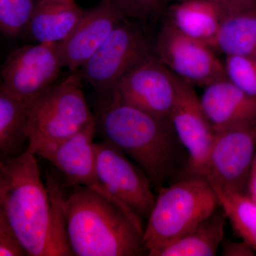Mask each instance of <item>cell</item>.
Wrapping results in <instances>:
<instances>
[{"instance_id":"cell-1","label":"cell","mask_w":256,"mask_h":256,"mask_svg":"<svg viewBox=\"0 0 256 256\" xmlns=\"http://www.w3.org/2000/svg\"><path fill=\"white\" fill-rule=\"evenodd\" d=\"M35 154L26 151L0 162V210L28 256H74L54 186L42 180Z\"/></svg>"},{"instance_id":"cell-2","label":"cell","mask_w":256,"mask_h":256,"mask_svg":"<svg viewBox=\"0 0 256 256\" xmlns=\"http://www.w3.org/2000/svg\"><path fill=\"white\" fill-rule=\"evenodd\" d=\"M74 256H136L146 252L143 232L126 212L92 188L68 186L50 176Z\"/></svg>"},{"instance_id":"cell-3","label":"cell","mask_w":256,"mask_h":256,"mask_svg":"<svg viewBox=\"0 0 256 256\" xmlns=\"http://www.w3.org/2000/svg\"><path fill=\"white\" fill-rule=\"evenodd\" d=\"M97 124L104 140L132 160L158 191L174 175L182 144L170 119L158 118L112 96L102 99Z\"/></svg>"},{"instance_id":"cell-4","label":"cell","mask_w":256,"mask_h":256,"mask_svg":"<svg viewBox=\"0 0 256 256\" xmlns=\"http://www.w3.org/2000/svg\"><path fill=\"white\" fill-rule=\"evenodd\" d=\"M220 207L218 196L206 180L184 178L158 190L146 220L143 244L146 252L180 238Z\"/></svg>"},{"instance_id":"cell-5","label":"cell","mask_w":256,"mask_h":256,"mask_svg":"<svg viewBox=\"0 0 256 256\" xmlns=\"http://www.w3.org/2000/svg\"><path fill=\"white\" fill-rule=\"evenodd\" d=\"M78 72L72 73L28 100V152L36 154L43 146L73 136L95 118L82 88Z\"/></svg>"},{"instance_id":"cell-6","label":"cell","mask_w":256,"mask_h":256,"mask_svg":"<svg viewBox=\"0 0 256 256\" xmlns=\"http://www.w3.org/2000/svg\"><path fill=\"white\" fill-rule=\"evenodd\" d=\"M96 169L102 186L144 233L156 197L150 182L137 164L112 143H95Z\"/></svg>"},{"instance_id":"cell-7","label":"cell","mask_w":256,"mask_h":256,"mask_svg":"<svg viewBox=\"0 0 256 256\" xmlns=\"http://www.w3.org/2000/svg\"><path fill=\"white\" fill-rule=\"evenodd\" d=\"M150 55L146 36L124 20L78 72L82 80L106 99L114 94L121 79Z\"/></svg>"},{"instance_id":"cell-8","label":"cell","mask_w":256,"mask_h":256,"mask_svg":"<svg viewBox=\"0 0 256 256\" xmlns=\"http://www.w3.org/2000/svg\"><path fill=\"white\" fill-rule=\"evenodd\" d=\"M256 156V126L216 132L201 178L214 190L246 194Z\"/></svg>"},{"instance_id":"cell-9","label":"cell","mask_w":256,"mask_h":256,"mask_svg":"<svg viewBox=\"0 0 256 256\" xmlns=\"http://www.w3.org/2000/svg\"><path fill=\"white\" fill-rule=\"evenodd\" d=\"M64 67L58 42L25 45L12 52L1 68V88L31 100L54 84Z\"/></svg>"},{"instance_id":"cell-10","label":"cell","mask_w":256,"mask_h":256,"mask_svg":"<svg viewBox=\"0 0 256 256\" xmlns=\"http://www.w3.org/2000/svg\"><path fill=\"white\" fill-rule=\"evenodd\" d=\"M213 47L186 36L168 23L161 28L156 56L174 75L191 85L206 86L226 78L224 64Z\"/></svg>"},{"instance_id":"cell-11","label":"cell","mask_w":256,"mask_h":256,"mask_svg":"<svg viewBox=\"0 0 256 256\" xmlns=\"http://www.w3.org/2000/svg\"><path fill=\"white\" fill-rule=\"evenodd\" d=\"M176 94V76L151 54L121 79L112 96L158 118L170 119Z\"/></svg>"},{"instance_id":"cell-12","label":"cell","mask_w":256,"mask_h":256,"mask_svg":"<svg viewBox=\"0 0 256 256\" xmlns=\"http://www.w3.org/2000/svg\"><path fill=\"white\" fill-rule=\"evenodd\" d=\"M176 76V75H175ZM176 94L170 120L188 152L185 178H201L216 136L193 86L176 76Z\"/></svg>"},{"instance_id":"cell-13","label":"cell","mask_w":256,"mask_h":256,"mask_svg":"<svg viewBox=\"0 0 256 256\" xmlns=\"http://www.w3.org/2000/svg\"><path fill=\"white\" fill-rule=\"evenodd\" d=\"M97 128L96 117L70 137L40 148L35 156L50 162L62 173L65 186L92 188L117 204L98 176L94 142Z\"/></svg>"},{"instance_id":"cell-14","label":"cell","mask_w":256,"mask_h":256,"mask_svg":"<svg viewBox=\"0 0 256 256\" xmlns=\"http://www.w3.org/2000/svg\"><path fill=\"white\" fill-rule=\"evenodd\" d=\"M124 20L117 10L104 2L86 11L70 34L58 42L64 67L72 73L78 72Z\"/></svg>"},{"instance_id":"cell-15","label":"cell","mask_w":256,"mask_h":256,"mask_svg":"<svg viewBox=\"0 0 256 256\" xmlns=\"http://www.w3.org/2000/svg\"><path fill=\"white\" fill-rule=\"evenodd\" d=\"M200 101L215 132L256 126V97L226 77L205 86Z\"/></svg>"},{"instance_id":"cell-16","label":"cell","mask_w":256,"mask_h":256,"mask_svg":"<svg viewBox=\"0 0 256 256\" xmlns=\"http://www.w3.org/2000/svg\"><path fill=\"white\" fill-rule=\"evenodd\" d=\"M166 23L188 37L215 48L216 40L227 13L206 0H176L168 5Z\"/></svg>"},{"instance_id":"cell-17","label":"cell","mask_w":256,"mask_h":256,"mask_svg":"<svg viewBox=\"0 0 256 256\" xmlns=\"http://www.w3.org/2000/svg\"><path fill=\"white\" fill-rule=\"evenodd\" d=\"M85 12L75 1L38 0L26 33L37 43L63 41Z\"/></svg>"},{"instance_id":"cell-18","label":"cell","mask_w":256,"mask_h":256,"mask_svg":"<svg viewBox=\"0 0 256 256\" xmlns=\"http://www.w3.org/2000/svg\"><path fill=\"white\" fill-rule=\"evenodd\" d=\"M226 218L222 208L216 210L194 228L180 238L150 250L148 256H215L224 240Z\"/></svg>"},{"instance_id":"cell-19","label":"cell","mask_w":256,"mask_h":256,"mask_svg":"<svg viewBox=\"0 0 256 256\" xmlns=\"http://www.w3.org/2000/svg\"><path fill=\"white\" fill-rule=\"evenodd\" d=\"M28 102L0 87V162L28 150Z\"/></svg>"},{"instance_id":"cell-20","label":"cell","mask_w":256,"mask_h":256,"mask_svg":"<svg viewBox=\"0 0 256 256\" xmlns=\"http://www.w3.org/2000/svg\"><path fill=\"white\" fill-rule=\"evenodd\" d=\"M215 50L226 56L256 58V6L226 15L216 40Z\"/></svg>"},{"instance_id":"cell-21","label":"cell","mask_w":256,"mask_h":256,"mask_svg":"<svg viewBox=\"0 0 256 256\" xmlns=\"http://www.w3.org/2000/svg\"><path fill=\"white\" fill-rule=\"evenodd\" d=\"M214 191L234 232L256 252V202L244 194Z\"/></svg>"},{"instance_id":"cell-22","label":"cell","mask_w":256,"mask_h":256,"mask_svg":"<svg viewBox=\"0 0 256 256\" xmlns=\"http://www.w3.org/2000/svg\"><path fill=\"white\" fill-rule=\"evenodd\" d=\"M38 0H0V31L16 38L26 33Z\"/></svg>"},{"instance_id":"cell-23","label":"cell","mask_w":256,"mask_h":256,"mask_svg":"<svg viewBox=\"0 0 256 256\" xmlns=\"http://www.w3.org/2000/svg\"><path fill=\"white\" fill-rule=\"evenodd\" d=\"M224 64L226 78L246 94L256 97V58L228 55Z\"/></svg>"},{"instance_id":"cell-24","label":"cell","mask_w":256,"mask_h":256,"mask_svg":"<svg viewBox=\"0 0 256 256\" xmlns=\"http://www.w3.org/2000/svg\"><path fill=\"white\" fill-rule=\"evenodd\" d=\"M117 10L124 18L146 20L164 14L169 0H100Z\"/></svg>"},{"instance_id":"cell-25","label":"cell","mask_w":256,"mask_h":256,"mask_svg":"<svg viewBox=\"0 0 256 256\" xmlns=\"http://www.w3.org/2000/svg\"><path fill=\"white\" fill-rule=\"evenodd\" d=\"M0 256H28L6 215L0 210Z\"/></svg>"},{"instance_id":"cell-26","label":"cell","mask_w":256,"mask_h":256,"mask_svg":"<svg viewBox=\"0 0 256 256\" xmlns=\"http://www.w3.org/2000/svg\"><path fill=\"white\" fill-rule=\"evenodd\" d=\"M222 255L224 256H254L256 252L248 242L224 240L222 242Z\"/></svg>"},{"instance_id":"cell-27","label":"cell","mask_w":256,"mask_h":256,"mask_svg":"<svg viewBox=\"0 0 256 256\" xmlns=\"http://www.w3.org/2000/svg\"><path fill=\"white\" fill-rule=\"evenodd\" d=\"M218 5L228 14L256 6V0H206Z\"/></svg>"},{"instance_id":"cell-28","label":"cell","mask_w":256,"mask_h":256,"mask_svg":"<svg viewBox=\"0 0 256 256\" xmlns=\"http://www.w3.org/2000/svg\"><path fill=\"white\" fill-rule=\"evenodd\" d=\"M246 195L256 202V156L252 163V171H250Z\"/></svg>"},{"instance_id":"cell-29","label":"cell","mask_w":256,"mask_h":256,"mask_svg":"<svg viewBox=\"0 0 256 256\" xmlns=\"http://www.w3.org/2000/svg\"><path fill=\"white\" fill-rule=\"evenodd\" d=\"M55 1H75V0H55Z\"/></svg>"}]
</instances>
